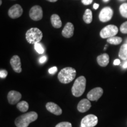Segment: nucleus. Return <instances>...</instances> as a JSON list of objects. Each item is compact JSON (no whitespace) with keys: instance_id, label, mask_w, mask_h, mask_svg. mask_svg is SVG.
<instances>
[{"instance_id":"412c9836","label":"nucleus","mask_w":127,"mask_h":127,"mask_svg":"<svg viewBox=\"0 0 127 127\" xmlns=\"http://www.w3.org/2000/svg\"><path fill=\"white\" fill-rule=\"evenodd\" d=\"M123 41V39L120 36H112L107 39V42L112 45H119Z\"/></svg>"},{"instance_id":"473e14b6","label":"nucleus","mask_w":127,"mask_h":127,"mask_svg":"<svg viewBox=\"0 0 127 127\" xmlns=\"http://www.w3.org/2000/svg\"><path fill=\"white\" fill-rule=\"evenodd\" d=\"M47 1H49V2H56V1H58V0H47Z\"/></svg>"},{"instance_id":"4468645a","label":"nucleus","mask_w":127,"mask_h":127,"mask_svg":"<svg viewBox=\"0 0 127 127\" xmlns=\"http://www.w3.org/2000/svg\"><path fill=\"white\" fill-rule=\"evenodd\" d=\"M74 27L71 23H67L65 25L64 28L62 31V35L64 37L66 38H69L72 37L74 35Z\"/></svg>"},{"instance_id":"b1692460","label":"nucleus","mask_w":127,"mask_h":127,"mask_svg":"<svg viewBox=\"0 0 127 127\" xmlns=\"http://www.w3.org/2000/svg\"><path fill=\"white\" fill-rule=\"evenodd\" d=\"M55 127H72V124L69 122H61L58 124Z\"/></svg>"},{"instance_id":"c85d7f7f","label":"nucleus","mask_w":127,"mask_h":127,"mask_svg":"<svg viewBox=\"0 0 127 127\" xmlns=\"http://www.w3.org/2000/svg\"><path fill=\"white\" fill-rule=\"evenodd\" d=\"M46 61H47V57L45 56H42L41 58H40V59H39V63L41 64L44 63Z\"/></svg>"},{"instance_id":"e433bc0d","label":"nucleus","mask_w":127,"mask_h":127,"mask_svg":"<svg viewBox=\"0 0 127 127\" xmlns=\"http://www.w3.org/2000/svg\"></svg>"},{"instance_id":"7c9ffc66","label":"nucleus","mask_w":127,"mask_h":127,"mask_svg":"<svg viewBox=\"0 0 127 127\" xmlns=\"http://www.w3.org/2000/svg\"><path fill=\"white\" fill-rule=\"evenodd\" d=\"M123 67L124 68H127V60H126L123 65Z\"/></svg>"},{"instance_id":"20e7f679","label":"nucleus","mask_w":127,"mask_h":127,"mask_svg":"<svg viewBox=\"0 0 127 127\" xmlns=\"http://www.w3.org/2000/svg\"><path fill=\"white\" fill-rule=\"evenodd\" d=\"M43 36L42 31L37 28H31L27 31L25 38L28 43L35 44L39 43Z\"/></svg>"},{"instance_id":"2eb2a0df","label":"nucleus","mask_w":127,"mask_h":127,"mask_svg":"<svg viewBox=\"0 0 127 127\" xmlns=\"http://www.w3.org/2000/svg\"><path fill=\"white\" fill-rule=\"evenodd\" d=\"M91 107V104L88 99H82L79 101L77 106L78 111L80 112H85Z\"/></svg>"},{"instance_id":"6e6552de","label":"nucleus","mask_w":127,"mask_h":127,"mask_svg":"<svg viewBox=\"0 0 127 127\" xmlns=\"http://www.w3.org/2000/svg\"><path fill=\"white\" fill-rule=\"evenodd\" d=\"M113 16V10L110 7H105L100 12L99 15V20L102 23L109 21Z\"/></svg>"},{"instance_id":"a211bd4d","label":"nucleus","mask_w":127,"mask_h":127,"mask_svg":"<svg viewBox=\"0 0 127 127\" xmlns=\"http://www.w3.org/2000/svg\"><path fill=\"white\" fill-rule=\"evenodd\" d=\"M83 20L87 24H90L93 21V13L90 9L85 10L83 15Z\"/></svg>"},{"instance_id":"72a5a7b5","label":"nucleus","mask_w":127,"mask_h":127,"mask_svg":"<svg viewBox=\"0 0 127 127\" xmlns=\"http://www.w3.org/2000/svg\"><path fill=\"white\" fill-rule=\"evenodd\" d=\"M2 4V0H0V5Z\"/></svg>"},{"instance_id":"cd10ccee","label":"nucleus","mask_w":127,"mask_h":127,"mask_svg":"<svg viewBox=\"0 0 127 127\" xmlns=\"http://www.w3.org/2000/svg\"><path fill=\"white\" fill-rule=\"evenodd\" d=\"M81 2L83 4L85 5H88L92 4L93 2V0H81Z\"/></svg>"},{"instance_id":"2f4dec72","label":"nucleus","mask_w":127,"mask_h":127,"mask_svg":"<svg viewBox=\"0 0 127 127\" xmlns=\"http://www.w3.org/2000/svg\"><path fill=\"white\" fill-rule=\"evenodd\" d=\"M93 7H94V8L95 9H98V7H99V4H96V3H95V4H94Z\"/></svg>"},{"instance_id":"f704fd0d","label":"nucleus","mask_w":127,"mask_h":127,"mask_svg":"<svg viewBox=\"0 0 127 127\" xmlns=\"http://www.w3.org/2000/svg\"><path fill=\"white\" fill-rule=\"evenodd\" d=\"M103 1H104V2H107V1H108L109 0H103Z\"/></svg>"},{"instance_id":"1a4fd4ad","label":"nucleus","mask_w":127,"mask_h":127,"mask_svg":"<svg viewBox=\"0 0 127 127\" xmlns=\"http://www.w3.org/2000/svg\"><path fill=\"white\" fill-rule=\"evenodd\" d=\"M23 13V9L19 4H15L12 6L9 9L8 14L9 17L12 19L18 18L22 15Z\"/></svg>"},{"instance_id":"393cba45","label":"nucleus","mask_w":127,"mask_h":127,"mask_svg":"<svg viewBox=\"0 0 127 127\" xmlns=\"http://www.w3.org/2000/svg\"><path fill=\"white\" fill-rule=\"evenodd\" d=\"M120 31L123 34H127V21L121 25Z\"/></svg>"},{"instance_id":"6ab92c4d","label":"nucleus","mask_w":127,"mask_h":127,"mask_svg":"<svg viewBox=\"0 0 127 127\" xmlns=\"http://www.w3.org/2000/svg\"><path fill=\"white\" fill-rule=\"evenodd\" d=\"M119 57L121 59L124 61L127 60V43L123 44L120 48V52H119Z\"/></svg>"},{"instance_id":"9b49d317","label":"nucleus","mask_w":127,"mask_h":127,"mask_svg":"<svg viewBox=\"0 0 127 127\" xmlns=\"http://www.w3.org/2000/svg\"><path fill=\"white\" fill-rule=\"evenodd\" d=\"M22 95L20 93L16 91H10L8 94L7 98L10 104L14 105L18 103L20 100L21 99Z\"/></svg>"},{"instance_id":"dca6fc26","label":"nucleus","mask_w":127,"mask_h":127,"mask_svg":"<svg viewBox=\"0 0 127 127\" xmlns=\"http://www.w3.org/2000/svg\"><path fill=\"white\" fill-rule=\"evenodd\" d=\"M97 63L98 64L101 66H106L109 64V57L108 54L105 53L98 56L97 58Z\"/></svg>"},{"instance_id":"4be33fe9","label":"nucleus","mask_w":127,"mask_h":127,"mask_svg":"<svg viewBox=\"0 0 127 127\" xmlns=\"http://www.w3.org/2000/svg\"><path fill=\"white\" fill-rule=\"evenodd\" d=\"M120 12L123 17L127 18V3H124L120 6Z\"/></svg>"},{"instance_id":"7ed1b4c3","label":"nucleus","mask_w":127,"mask_h":127,"mask_svg":"<svg viewBox=\"0 0 127 127\" xmlns=\"http://www.w3.org/2000/svg\"><path fill=\"white\" fill-rule=\"evenodd\" d=\"M86 78L84 76H81L76 79L71 90L74 96L79 97L83 94L86 88Z\"/></svg>"},{"instance_id":"f3484780","label":"nucleus","mask_w":127,"mask_h":127,"mask_svg":"<svg viewBox=\"0 0 127 127\" xmlns=\"http://www.w3.org/2000/svg\"><path fill=\"white\" fill-rule=\"evenodd\" d=\"M51 22L53 27L60 28L62 26V21L60 16L57 14H53L51 17Z\"/></svg>"},{"instance_id":"bb28decb","label":"nucleus","mask_w":127,"mask_h":127,"mask_svg":"<svg viewBox=\"0 0 127 127\" xmlns=\"http://www.w3.org/2000/svg\"><path fill=\"white\" fill-rule=\"evenodd\" d=\"M49 73L51 74H54L57 71V68L56 66H53V67L51 68L50 69H49Z\"/></svg>"},{"instance_id":"f8f14e48","label":"nucleus","mask_w":127,"mask_h":127,"mask_svg":"<svg viewBox=\"0 0 127 127\" xmlns=\"http://www.w3.org/2000/svg\"><path fill=\"white\" fill-rule=\"evenodd\" d=\"M10 64L15 72L20 73L22 71L20 58L18 55H14L10 60Z\"/></svg>"},{"instance_id":"f03ea898","label":"nucleus","mask_w":127,"mask_h":127,"mask_svg":"<svg viewBox=\"0 0 127 127\" xmlns=\"http://www.w3.org/2000/svg\"><path fill=\"white\" fill-rule=\"evenodd\" d=\"M76 70L72 67H66L62 69L58 75V78L61 83L68 84L75 78Z\"/></svg>"},{"instance_id":"5701e85b","label":"nucleus","mask_w":127,"mask_h":127,"mask_svg":"<svg viewBox=\"0 0 127 127\" xmlns=\"http://www.w3.org/2000/svg\"><path fill=\"white\" fill-rule=\"evenodd\" d=\"M34 47H35V50L36 51V52H37L38 53L41 54H43L44 52V48L42 47V46L41 44L39 43L35 44Z\"/></svg>"},{"instance_id":"423d86ee","label":"nucleus","mask_w":127,"mask_h":127,"mask_svg":"<svg viewBox=\"0 0 127 127\" xmlns=\"http://www.w3.org/2000/svg\"><path fill=\"white\" fill-rule=\"evenodd\" d=\"M97 117L93 114H89L82 119L81 126V127H94L97 125Z\"/></svg>"},{"instance_id":"0eeeda50","label":"nucleus","mask_w":127,"mask_h":127,"mask_svg":"<svg viewBox=\"0 0 127 127\" xmlns=\"http://www.w3.org/2000/svg\"><path fill=\"white\" fill-rule=\"evenodd\" d=\"M30 17L31 20L35 21L41 20L43 17V11L41 7L39 5H34L30 9Z\"/></svg>"},{"instance_id":"f257e3e1","label":"nucleus","mask_w":127,"mask_h":127,"mask_svg":"<svg viewBox=\"0 0 127 127\" xmlns=\"http://www.w3.org/2000/svg\"><path fill=\"white\" fill-rule=\"evenodd\" d=\"M38 114L36 112H31L25 113L16 118L15 124L17 127H28L30 124L37 120Z\"/></svg>"},{"instance_id":"39448f33","label":"nucleus","mask_w":127,"mask_h":127,"mask_svg":"<svg viewBox=\"0 0 127 127\" xmlns=\"http://www.w3.org/2000/svg\"><path fill=\"white\" fill-rule=\"evenodd\" d=\"M118 32V28L114 25H108L105 27L100 31V36L102 38H109L115 36Z\"/></svg>"},{"instance_id":"c9c22d12","label":"nucleus","mask_w":127,"mask_h":127,"mask_svg":"<svg viewBox=\"0 0 127 127\" xmlns=\"http://www.w3.org/2000/svg\"><path fill=\"white\" fill-rule=\"evenodd\" d=\"M121 1H123V0H121Z\"/></svg>"},{"instance_id":"a878e982","label":"nucleus","mask_w":127,"mask_h":127,"mask_svg":"<svg viewBox=\"0 0 127 127\" xmlns=\"http://www.w3.org/2000/svg\"><path fill=\"white\" fill-rule=\"evenodd\" d=\"M8 75V72L5 69H1L0 71V77L1 78H5Z\"/></svg>"},{"instance_id":"aec40b11","label":"nucleus","mask_w":127,"mask_h":127,"mask_svg":"<svg viewBox=\"0 0 127 127\" xmlns=\"http://www.w3.org/2000/svg\"><path fill=\"white\" fill-rule=\"evenodd\" d=\"M17 108L21 112H25L28 111V108H29V105H28L27 102L25 101H23L17 104Z\"/></svg>"},{"instance_id":"ddd939ff","label":"nucleus","mask_w":127,"mask_h":127,"mask_svg":"<svg viewBox=\"0 0 127 127\" xmlns=\"http://www.w3.org/2000/svg\"><path fill=\"white\" fill-rule=\"evenodd\" d=\"M46 108L49 112L51 113L54 114V115H61L63 111L61 108H60L58 105L55 104V103L50 102H48L46 104Z\"/></svg>"},{"instance_id":"9d476101","label":"nucleus","mask_w":127,"mask_h":127,"mask_svg":"<svg viewBox=\"0 0 127 127\" xmlns=\"http://www.w3.org/2000/svg\"><path fill=\"white\" fill-rule=\"evenodd\" d=\"M103 94L102 88L96 87L91 90L87 94V99L90 101H98Z\"/></svg>"},{"instance_id":"c756f323","label":"nucleus","mask_w":127,"mask_h":127,"mask_svg":"<svg viewBox=\"0 0 127 127\" xmlns=\"http://www.w3.org/2000/svg\"><path fill=\"white\" fill-rule=\"evenodd\" d=\"M120 64H121V61L120 60L117 59V60H114V65H120Z\"/></svg>"}]
</instances>
